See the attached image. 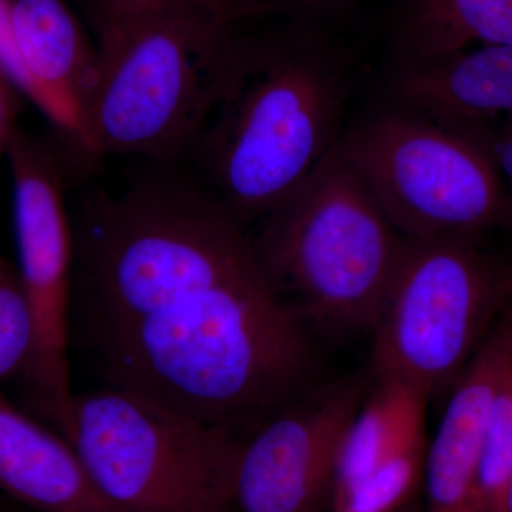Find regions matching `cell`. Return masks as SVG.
Returning <instances> with one entry per match:
<instances>
[{
  "instance_id": "cell-7",
  "label": "cell",
  "mask_w": 512,
  "mask_h": 512,
  "mask_svg": "<svg viewBox=\"0 0 512 512\" xmlns=\"http://www.w3.org/2000/svg\"><path fill=\"white\" fill-rule=\"evenodd\" d=\"M340 153L403 238L481 239L512 227L484 140L394 104L343 133Z\"/></svg>"
},
{
  "instance_id": "cell-15",
  "label": "cell",
  "mask_w": 512,
  "mask_h": 512,
  "mask_svg": "<svg viewBox=\"0 0 512 512\" xmlns=\"http://www.w3.org/2000/svg\"><path fill=\"white\" fill-rule=\"evenodd\" d=\"M396 45L399 59L512 46V0H406Z\"/></svg>"
},
{
  "instance_id": "cell-2",
  "label": "cell",
  "mask_w": 512,
  "mask_h": 512,
  "mask_svg": "<svg viewBox=\"0 0 512 512\" xmlns=\"http://www.w3.org/2000/svg\"><path fill=\"white\" fill-rule=\"evenodd\" d=\"M269 10L261 0L99 3L100 79L82 150L157 161L190 151L220 99L235 25Z\"/></svg>"
},
{
  "instance_id": "cell-1",
  "label": "cell",
  "mask_w": 512,
  "mask_h": 512,
  "mask_svg": "<svg viewBox=\"0 0 512 512\" xmlns=\"http://www.w3.org/2000/svg\"><path fill=\"white\" fill-rule=\"evenodd\" d=\"M352 57L308 23L239 37L217 106L191 147L242 222L268 217L338 146Z\"/></svg>"
},
{
  "instance_id": "cell-10",
  "label": "cell",
  "mask_w": 512,
  "mask_h": 512,
  "mask_svg": "<svg viewBox=\"0 0 512 512\" xmlns=\"http://www.w3.org/2000/svg\"><path fill=\"white\" fill-rule=\"evenodd\" d=\"M396 104L473 134L490 146L512 127V46H474L399 59Z\"/></svg>"
},
{
  "instance_id": "cell-11",
  "label": "cell",
  "mask_w": 512,
  "mask_h": 512,
  "mask_svg": "<svg viewBox=\"0 0 512 512\" xmlns=\"http://www.w3.org/2000/svg\"><path fill=\"white\" fill-rule=\"evenodd\" d=\"M28 99L82 148L100 56L64 0H10Z\"/></svg>"
},
{
  "instance_id": "cell-5",
  "label": "cell",
  "mask_w": 512,
  "mask_h": 512,
  "mask_svg": "<svg viewBox=\"0 0 512 512\" xmlns=\"http://www.w3.org/2000/svg\"><path fill=\"white\" fill-rule=\"evenodd\" d=\"M69 443L123 512H234L237 431L119 387L74 396Z\"/></svg>"
},
{
  "instance_id": "cell-25",
  "label": "cell",
  "mask_w": 512,
  "mask_h": 512,
  "mask_svg": "<svg viewBox=\"0 0 512 512\" xmlns=\"http://www.w3.org/2000/svg\"><path fill=\"white\" fill-rule=\"evenodd\" d=\"M507 311H508V313H510V315L512 316V292H511L510 303H508Z\"/></svg>"
},
{
  "instance_id": "cell-21",
  "label": "cell",
  "mask_w": 512,
  "mask_h": 512,
  "mask_svg": "<svg viewBox=\"0 0 512 512\" xmlns=\"http://www.w3.org/2000/svg\"><path fill=\"white\" fill-rule=\"evenodd\" d=\"M286 2L291 3L296 9H301L302 12L315 13L340 8L349 0H286Z\"/></svg>"
},
{
  "instance_id": "cell-23",
  "label": "cell",
  "mask_w": 512,
  "mask_h": 512,
  "mask_svg": "<svg viewBox=\"0 0 512 512\" xmlns=\"http://www.w3.org/2000/svg\"><path fill=\"white\" fill-rule=\"evenodd\" d=\"M495 512H512V477L507 490H505L503 500H501V503L498 505L497 511Z\"/></svg>"
},
{
  "instance_id": "cell-16",
  "label": "cell",
  "mask_w": 512,
  "mask_h": 512,
  "mask_svg": "<svg viewBox=\"0 0 512 512\" xmlns=\"http://www.w3.org/2000/svg\"><path fill=\"white\" fill-rule=\"evenodd\" d=\"M427 443L416 444L387 460L365 481L336 500L333 512H397L412 503L423 483Z\"/></svg>"
},
{
  "instance_id": "cell-12",
  "label": "cell",
  "mask_w": 512,
  "mask_h": 512,
  "mask_svg": "<svg viewBox=\"0 0 512 512\" xmlns=\"http://www.w3.org/2000/svg\"><path fill=\"white\" fill-rule=\"evenodd\" d=\"M504 339L503 315L466 372L448 392L446 409L427 443L423 512H484L481 448Z\"/></svg>"
},
{
  "instance_id": "cell-22",
  "label": "cell",
  "mask_w": 512,
  "mask_h": 512,
  "mask_svg": "<svg viewBox=\"0 0 512 512\" xmlns=\"http://www.w3.org/2000/svg\"><path fill=\"white\" fill-rule=\"evenodd\" d=\"M144 2L148 0H99L100 5L109 6V8H130Z\"/></svg>"
},
{
  "instance_id": "cell-17",
  "label": "cell",
  "mask_w": 512,
  "mask_h": 512,
  "mask_svg": "<svg viewBox=\"0 0 512 512\" xmlns=\"http://www.w3.org/2000/svg\"><path fill=\"white\" fill-rule=\"evenodd\" d=\"M35 348V319L18 269L0 254V383L23 375Z\"/></svg>"
},
{
  "instance_id": "cell-19",
  "label": "cell",
  "mask_w": 512,
  "mask_h": 512,
  "mask_svg": "<svg viewBox=\"0 0 512 512\" xmlns=\"http://www.w3.org/2000/svg\"><path fill=\"white\" fill-rule=\"evenodd\" d=\"M19 92L8 74L0 69V164L8 154L10 138L19 126Z\"/></svg>"
},
{
  "instance_id": "cell-13",
  "label": "cell",
  "mask_w": 512,
  "mask_h": 512,
  "mask_svg": "<svg viewBox=\"0 0 512 512\" xmlns=\"http://www.w3.org/2000/svg\"><path fill=\"white\" fill-rule=\"evenodd\" d=\"M0 491L37 512H123L101 495L72 444L0 393Z\"/></svg>"
},
{
  "instance_id": "cell-3",
  "label": "cell",
  "mask_w": 512,
  "mask_h": 512,
  "mask_svg": "<svg viewBox=\"0 0 512 512\" xmlns=\"http://www.w3.org/2000/svg\"><path fill=\"white\" fill-rule=\"evenodd\" d=\"M76 249L87 336L185 293L266 272L244 222L214 192L174 178L140 181L87 205Z\"/></svg>"
},
{
  "instance_id": "cell-18",
  "label": "cell",
  "mask_w": 512,
  "mask_h": 512,
  "mask_svg": "<svg viewBox=\"0 0 512 512\" xmlns=\"http://www.w3.org/2000/svg\"><path fill=\"white\" fill-rule=\"evenodd\" d=\"M0 69L8 74L19 92L28 97L29 82L20 62L15 35H13L10 0H0Z\"/></svg>"
},
{
  "instance_id": "cell-8",
  "label": "cell",
  "mask_w": 512,
  "mask_h": 512,
  "mask_svg": "<svg viewBox=\"0 0 512 512\" xmlns=\"http://www.w3.org/2000/svg\"><path fill=\"white\" fill-rule=\"evenodd\" d=\"M15 197L19 276L35 319V348L23 372L30 400L69 440L73 400L69 370V306L73 238L55 158L16 127L8 147Z\"/></svg>"
},
{
  "instance_id": "cell-6",
  "label": "cell",
  "mask_w": 512,
  "mask_h": 512,
  "mask_svg": "<svg viewBox=\"0 0 512 512\" xmlns=\"http://www.w3.org/2000/svg\"><path fill=\"white\" fill-rule=\"evenodd\" d=\"M512 264L481 239H407L373 325V375L450 392L503 318Z\"/></svg>"
},
{
  "instance_id": "cell-14",
  "label": "cell",
  "mask_w": 512,
  "mask_h": 512,
  "mask_svg": "<svg viewBox=\"0 0 512 512\" xmlns=\"http://www.w3.org/2000/svg\"><path fill=\"white\" fill-rule=\"evenodd\" d=\"M430 397L399 380L372 377L365 400L345 431L336 463L332 505L387 460L427 441Z\"/></svg>"
},
{
  "instance_id": "cell-24",
  "label": "cell",
  "mask_w": 512,
  "mask_h": 512,
  "mask_svg": "<svg viewBox=\"0 0 512 512\" xmlns=\"http://www.w3.org/2000/svg\"><path fill=\"white\" fill-rule=\"evenodd\" d=\"M397 512H423V508H421V511H419V508H417L412 501V503L407 504L406 507L402 508V510Z\"/></svg>"
},
{
  "instance_id": "cell-4",
  "label": "cell",
  "mask_w": 512,
  "mask_h": 512,
  "mask_svg": "<svg viewBox=\"0 0 512 512\" xmlns=\"http://www.w3.org/2000/svg\"><path fill=\"white\" fill-rule=\"evenodd\" d=\"M265 218L256 251L305 322L330 332H370L406 238L387 220L339 144Z\"/></svg>"
},
{
  "instance_id": "cell-9",
  "label": "cell",
  "mask_w": 512,
  "mask_h": 512,
  "mask_svg": "<svg viewBox=\"0 0 512 512\" xmlns=\"http://www.w3.org/2000/svg\"><path fill=\"white\" fill-rule=\"evenodd\" d=\"M372 379L346 377L305 392L242 443L235 508L322 512L332 505L340 443Z\"/></svg>"
},
{
  "instance_id": "cell-20",
  "label": "cell",
  "mask_w": 512,
  "mask_h": 512,
  "mask_svg": "<svg viewBox=\"0 0 512 512\" xmlns=\"http://www.w3.org/2000/svg\"><path fill=\"white\" fill-rule=\"evenodd\" d=\"M495 165L512 200V127L498 134L490 143Z\"/></svg>"
}]
</instances>
